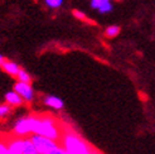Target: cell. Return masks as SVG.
I'll return each instance as SVG.
<instances>
[{
    "label": "cell",
    "instance_id": "6da1fadb",
    "mask_svg": "<svg viewBox=\"0 0 155 154\" xmlns=\"http://www.w3.org/2000/svg\"><path fill=\"white\" fill-rule=\"evenodd\" d=\"M33 134L47 136L53 140H61V129L58 122L51 115H35Z\"/></svg>",
    "mask_w": 155,
    "mask_h": 154
},
{
    "label": "cell",
    "instance_id": "7a4b0ae2",
    "mask_svg": "<svg viewBox=\"0 0 155 154\" xmlns=\"http://www.w3.org/2000/svg\"><path fill=\"white\" fill-rule=\"evenodd\" d=\"M61 142L68 154H87L92 150L87 142L72 130H66L61 136Z\"/></svg>",
    "mask_w": 155,
    "mask_h": 154
},
{
    "label": "cell",
    "instance_id": "3957f363",
    "mask_svg": "<svg viewBox=\"0 0 155 154\" xmlns=\"http://www.w3.org/2000/svg\"><path fill=\"white\" fill-rule=\"evenodd\" d=\"M34 122H35V115H29V116L19 118L14 124L13 132L14 135L27 138L33 134L34 130Z\"/></svg>",
    "mask_w": 155,
    "mask_h": 154
},
{
    "label": "cell",
    "instance_id": "277c9868",
    "mask_svg": "<svg viewBox=\"0 0 155 154\" xmlns=\"http://www.w3.org/2000/svg\"><path fill=\"white\" fill-rule=\"evenodd\" d=\"M29 139L32 140L33 145L35 147L37 152L39 154H49L52 150H54L57 147H59L57 140H53L47 136H42V135H38V134H32L29 136Z\"/></svg>",
    "mask_w": 155,
    "mask_h": 154
},
{
    "label": "cell",
    "instance_id": "5b68a950",
    "mask_svg": "<svg viewBox=\"0 0 155 154\" xmlns=\"http://www.w3.org/2000/svg\"><path fill=\"white\" fill-rule=\"evenodd\" d=\"M13 90L17 91L25 102L30 104V102L34 101V99H35V91H34L33 86H32L30 83L17 81V82L14 83V89H13Z\"/></svg>",
    "mask_w": 155,
    "mask_h": 154
},
{
    "label": "cell",
    "instance_id": "8992f818",
    "mask_svg": "<svg viewBox=\"0 0 155 154\" xmlns=\"http://www.w3.org/2000/svg\"><path fill=\"white\" fill-rule=\"evenodd\" d=\"M24 138L14 135L6 142V154H23Z\"/></svg>",
    "mask_w": 155,
    "mask_h": 154
},
{
    "label": "cell",
    "instance_id": "52a82bcc",
    "mask_svg": "<svg viewBox=\"0 0 155 154\" xmlns=\"http://www.w3.org/2000/svg\"><path fill=\"white\" fill-rule=\"evenodd\" d=\"M4 99H5V102L8 105H10L12 107H18V106H21L23 104H24V100H23L21 96L14 90L8 91L5 94V96H4Z\"/></svg>",
    "mask_w": 155,
    "mask_h": 154
},
{
    "label": "cell",
    "instance_id": "ba28073f",
    "mask_svg": "<svg viewBox=\"0 0 155 154\" xmlns=\"http://www.w3.org/2000/svg\"><path fill=\"white\" fill-rule=\"evenodd\" d=\"M43 104L45 106H48L51 107V109L53 110H62L64 107V102H63V100L57 97V96H54V95H48V96H45L43 99Z\"/></svg>",
    "mask_w": 155,
    "mask_h": 154
},
{
    "label": "cell",
    "instance_id": "9c48e42d",
    "mask_svg": "<svg viewBox=\"0 0 155 154\" xmlns=\"http://www.w3.org/2000/svg\"><path fill=\"white\" fill-rule=\"evenodd\" d=\"M0 67L3 68L5 73H8L12 77H17V75H18V72L20 70V67H19V65L17 62H14V61H9V59H5Z\"/></svg>",
    "mask_w": 155,
    "mask_h": 154
},
{
    "label": "cell",
    "instance_id": "30bf717a",
    "mask_svg": "<svg viewBox=\"0 0 155 154\" xmlns=\"http://www.w3.org/2000/svg\"><path fill=\"white\" fill-rule=\"evenodd\" d=\"M23 154H39L37 152L35 147L33 145L32 140L29 139V136L24 138V144H23Z\"/></svg>",
    "mask_w": 155,
    "mask_h": 154
},
{
    "label": "cell",
    "instance_id": "8fae6325",
    "mask_svg": "<svg viewBox=\"0 0 155 154\" xmlns=\"http://www.w3.org/2000/svg\"><path fill=\"white\" fill-rule=\"evenodd\" d=\"M17 79L20 82H27V83L32 82V76H30L29 72L27 70H24V68H20V70H19V72L17 75Z\"/></svg>",
    "mask_w": 155,
    "mask_h": 154
},
{
    "label": "cell",
    "instance_id": "7c38bea8",
    "mask_svg": "<svg viewBox=\"0 0 155 154\" xmlns=\"http://www.w3.org/2000/svg\"><path fill=\"white\" fill-rule=\"evenodd\" d=\"M12 114V106L5 104H0V120H4Z\"/></svg>",
    "mask_w": 155,
    "mask_h": 154
},
{
    "label": "cell",
    "instance_id": "4fadbf2b",
    "mask_svg": "<svg viewBox=\"0 0 155 154\" xmlns=\"http://www.w3.org/2000/svg\"><path fill=\"white\" fill-rule=\"evenodd\" d=\"M119 33H120V27H117V25H110L105 30V35L107 38H115L119 35Z\"/></svg>",
    "mask_w": 155,
    "mask_h": 154
},
{
    "label": "cell",
    "instance_id": "5bb4252c",
    "mask_svg": "<svg viewBox=\"0 0 155 154\" xmlns=\"http://www.w3.org/2000/svg\"><path fill=\"white\" fill-rule=\"evenodd\" d=\"M64 0H44V4L47 5L49 9H58L63 5Z\"/></svg>",
    "mask_w": 155,
    "mask_h": 154
},
{
    "label": "cell",
    "instance_id": "9a60e30c",
    "mask_svg": "<svg viewBox=\"0 0 155 154\" xmlns=\"http://www.w3.org/2000/svg\"><path fill=\"white\" fill-rule=\"evenodd\" d=\"M114 9V5H112V3L111 2H107V3H105V4H102L101 6L98 8V13H101V14H107V13H110L111 10Z\"/></svg>",
    "mask_w": 155,
    "mask_h": 154
},
{
    "label": "cell",
    "instance_id": "2e32d148",
    "mask_svg": "<svg viewBox=\"0 0 155 154\" xmlns=\"http://www.w3.org/2000/svg\"><path fill=\"white\" fill-rule=\"evenodd\" d=\"M107 2H111V0H91V8H92V9L97 10L102 4L107 3Z\"/></svg>",
    "mask_w": 155,
    "mask_h": 154
},
{
    "label": "cell",
    "instance_id": "e0dca14e",
    "mask_svg": "<svg viewBox=\"0 0 155 154\" xmlns=\"http://www.w3.org/2000/svg\"><path fill=\"white\" fill-rule=\"evenodd\" d=\"M73 15H74V18H77L78 20H87V17H86V14L80 12V10H73Z\"/></svg>",
    "mask_w": 155,
    "mask_h": 154
},
{
    "label": "cell",
    "instance_id": "ac0fdd59",
    "mask_svg": "<svg viewBox=\"0 0 155 154\" xmlns=\"http://www.w3.org/2000/svg\"><path fill=\"white\" fill-rule=\"evenodd\" d=\"M49 154H68V153L64 150V148H63V147H57L54 150H52Z\"/></svg>",
    "mask_w": 155,
    "mask_h": 154
},
{
    "label": "cell",
    "instance_id": "d6986e66",
    "mask_svg": "<svg viewBox=\"0 0 155 154\" xmlns=\"http://www.w3.org/2000/svg\"><path fill=\"white\" fill-rule=\"evenodd\" d=\"M0 154H6V143L0 138Z\"/></svg>",
    "mask_w": 155,
    "mask_h": 154
},
{
    "label": "cell",
    "instance_id": "ffe728a7",
    "mask_svg": "<svg viewBox=\"0 0 155 154\" xmlns=\"http://www.w3.org/2000/svg\"><path fill=\"white\" fill-rule=\"evenodd\" d=\"M4 61H5L4 56H3V55H0V66H2V65H3V62H4Z\"/></svg>",
    "mask_w": 155,
    "mask_h": 154
},
{
    "label": "cell",
    "instance_id": "44dd1931",
    "mask_svg": "<svg viewBox=\"0 0 155 154\" xmlns=\"http://www.w3.org/2000/svg\"><path fill=\"white\" fill-rule=\"evenodd\" d=\"M87 154H96V153H95V152H92V150H91V152H90V153H87Z\"/></svg>",
    "mask_w": 155,
    "mask_h": 154
}]
</instances>
